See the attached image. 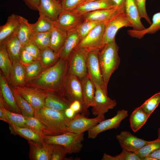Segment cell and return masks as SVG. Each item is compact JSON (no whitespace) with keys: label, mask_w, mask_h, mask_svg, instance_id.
<instances>
[{"label":"cell","mask_w":160,"mask_h":160,"mask_svg":"<svg viewBox=\"0 0 160 160\" xmlns=\"http://www.w3.org/2000/svg\"><path fill=\"white\" fill-rule=\"evenodd\" d=\"M68 68L67 60L60 58L54 65L42 71L28 86L46 92L60 93L67 73Z\"/></svg>","instance_id":"6da1fadb"},{"label":"cell","mask_w":160,"mask_h":160,"mask_svg":"<svg viewBox=\"0 0 160 160\" xmlns=\"http://www.w3.org/2000/svg\"><path fill=\"white\" fill-rule=\"evenodd\" d=\"M34 116L45 128L46 135H55L68 132V125L71 120L65 116L64 111L50 109L45 106L35 110Z\"/></svg>","instance_id":"7a4b0ae2"},{"label":"cell","mask_w":160,"mask_h":160,"mask_svg":"<svg viewBox=\"0 0 160 160\" xmlns=\"http://www.w3.org/2000/svg\"><path fill=\"white\" fill-rule=\"evenodd\" d=\"M119 49L115 39L105 45L99 52L100 66L104 84L107 89L111 76L118 68L120 64Z\"/></svg>","instance_id":"3957f363"},{"label":"cell","mask_w":160,"mask_h":160,"mask_svg":"<svg viewBox=\"0 0 160 160\" xmlns=\"http://www.w3.org/2000/svg\"><path fill=\"white\" fill-rule=\"evenodd\" d=\"M44 142L60 145L68 148L69 154L78 153L81 150L84 140V134L68 132L55 135H45L43 137Z\"/></svg>","instance_id":"277c9868"},{"label":"cell","mask_w":160,"mask_h":160,"mask_svg":"<svg viewBox=\"0 0 160 160\" xmlns=\"http://www.w3.org/2000/svg\"><path fill=\"white\" fill-rule=\"evenodd\" d=\"M88 52L83 48L73 50L67 59V73L76 76L80 80L87 75V60Z\"/></svg>","instance_id":"5b68a950"},{"label":"cell","mask_w":160,"mask_h":160,"mask_svg":"<svg viewBox=\"0 0 160 160\" xmlns=\"http://www.w3.org/2000/svg\"><path fill=\"white\" fill-rule=\"evenodd\" d=\"M60 93L71 103L77 100L82 106L81 114L83 115L84 104L81 81L77 76L67 73Z\"/></svg>","instance_id":"8992f818"},{"label":"cell","mask_w":160,"mask_h":160,"mask_svg":"<svg viewBox=\"0 0 160 160\" xmlns=\"http://www.w3.org/2000/svg\"><path fill=\"white\" fill-rule=\"evenodd\" d=\"M105 24L104 46L115 39L116 34L120 28L124 27H132L131 23L125 11L119 12L111 18L105 22Z\"/></svg>","instance_id":"52a82bcc"},{"label":"cell","mask_w":160,"mask_h":160,"mask_svg":"<svg viewBox=\"0 0 160 160\" xmlns=\"http://www.w3.org/2000/svg\"><path fill=\"white\" fill-rule=\"evenodd\" d=\"M105 28V22L98 24L80 41L75 48H83L88 52L100 50L104 46L103 39Z\"/></svg>","instance_id":"ba28073f"},{"label":"cell","mask_w":160,"mask_h":160,"mask_svg":"<svg viewBox=\"0 0 160 160\" xmlns=\"http://www.w3.org/2000/svg\"><path fill=\"white\" fill-rule=\"evenodd\" d=\"M128 116V111L123 109L119 110L112 118L104 119L93 127L88 131V138L94 139L101 132L108 130L116 129L122 121Z\"/></svg>","instance_id":"9c48e42d"},{"label":"cell","mask_w":160,"mask_h":160,"mask_svg":"<svg viewBox=\"0 0 160 160\" xmlns=\"http://www.w3.org/2000/svg\"><path fill=\"white\" fill-rule=\"evenodd\" d=\"M95 92L93 105L92 107V113L95 116H105L110 109H113L116 105V102L108 96L107 94L99 86L94 84Z\"/></svg>","instance_id":"30bf717a"},{"label":"cell","mask_w":160,"mask_h":160,"mask_svg":"<svg viewBox=\"0 0 160 160\" xmlns=\"http://www.w3.org/2000/svg\"><path fill=\"white\" fill-rule=\"evenodd\" d=\"M105 119V116H96L93 118H88L80 113H76L69 122L68 132L76 133H84Z\"/></svg>","instance_id":"8fae6325"},{"label":"cell","mask_w":160,"mask_h":160,"mask_svg":"<svg viewBox=\"0 0 160 160\" xmlns=\"http://www.w3.org/2000/svg\"><path fill=\"white\" fill-rule=\"evenodd\" d=\"M100 50L89 52L87 60L88 74L94 84L99 86L107 94V89L105 86L98 60V53Z\"/></svg>","instance_id":"7c38bea8"},{"label":"cell","mask_w":160,"mask_h":160,"mask_svg":"<svg viewBox=\"0 0 160 160\" xmlns=\"http://www.w3.org/2000/svg\"><path fill=\"white\" fill-rule=\"evenodd\" d=\"M14 88L34 110L44 105L47 92L35 87L25 86L16 87Z\"/></svg>","instance_id":"4fadbf2b"},{"label":"cell","mask_w":160,"mask_h":160,"mask_svg":"<svg viewBox=\"0 0 160 160\" xmlns=\"http://www.w3.org/2000/svg\"><path fill=\"white\" fill-rule=\"evenodd\" d=\"M84 21L83 15L63 10L55 22L56 26L67 32L75 29Z\"/></svg>","instance_id":"5bb4252c"},{"label":"cell","mask_w":160,"mask_h":160,"mask_svg":"<svg viewBox=\"0 0 160 160\" xmlns=\"http://www.w3.org/2000/svg\"><path fill=\"white\" fill-rule=\"evenodd\" d=\"M116 138L122 149L136 153L148 141L139 138L126 130L121 131Z\"/></svg>","instance_id":"9a60e30c"},{"label":"cell","mask_w":160,"mask_h":160,"mask_svg":"<svg viewBox=\"0 0 160 160\" xmlns=\"http://www.w3.org/2000/svg\"><path fill=\"white\" fill-rule=\"evenodd\" d=\"M31 160H51L54 144L28 140Z\"/></svg>","instance_id":"2e32d148"},{"label":"cell","mask_w":160,"mask_h":160,"mask_svg":"<svg viewBox=\"0 0 160 160\" xmlns=\"http://www.w3.org/2000/svg\"><path fill=\"white\" fill-rule=\"evenodd\" d=\"M0 93L2 95L6 109L11 111L21 114L7 80L1 72L0 73Z\"/></svg>","instance_id":"e0dca14e"},{"label":"cell","mask_w":160,"mask_h":160,"mask_svg":"<svg viewBox=\"0 0 160 160\" xmlns=\"http://www.w3.org/2000/svg\"><path fill=\"white\" fill-rule=\"evenodd\" d=\"M84 104L83 115H88V108L93 105L95 92L94 84L88 74L81 80Z\"/></svg>","instance_id":"ac0fdd59"},{"label":"cell","mask_w":160,"mask_h":160,"mask_svg":"<svg viewBox=\"0 0 160 160\" xmlns=\"http://www.w3.org/2000/svg\"><path fill=\"white\" fill-rule=\"evenodd\" d=\"M71 103L60 92H48L47 93L44 106L54 110L64 111L70 107Z\"/></svg>","instance_id":"d6986e66"},{"label":"cell","mask_w":160,"mask_h":160,"mask_svg":"<svg viewBox=\"0 0 160 160\" xmlns=\"http://www.w3.org/2000/svg\"><path fill=\"white\" fill-rule=\"evenodd\" d=\"M20 22V16L12 14L7 18L5 24L0 26V44L16 33Z\"/></svg>","instance_id":"ffe728a7"},{"label":"cell","mask_w":160,"mask_h":160,"mask_svg":"<svg viewBox=\"0 0 160 160\" xmlns=\"http://www.w3.org/2000/svg\"><path fill=\"white\" fill-rule=\"evenodd\" d=\"M38 11L55 21L63 10L58 0H39Z\"/></svg>","instance_id":"44dd1931"},{"label":"cell","mask_w":160,"mask_h":160,"mask_svg":"<svg viewBox=\"0 0 160 160\" xmlns=\"http://www.w3.org/2000/svg\"><path fill=\"white\" fill-rule=\"evenodd\" d=\"M115 8L111 0H97L82 4L73 10L81 15L97 10Z\"/></svg>","instance_id":"7402d4cb"},{"label":"cell","mask_w":160,"mask_h":160,"mask_svg":"<svg viewBox=\"0 0 160 160\" xmlns=\"http://www.w3.org/2000/svg\"><path fill=\"white\" fill-rule=\"evenodd\" d=\"M125 12L131 23L132 29L140 31L146 28L141 21L137 7L134 0H126Z\"/></svg>","instance_id":"603a6c76"},{"label":"cell","mask_w":160,"mask_h":160,"mask_svg":"<svg viewBox=\"0 0 160 160\" xmlns=\"http://www.w3.org/2000/svg\"><path fill=\"white\" fill-rule=\"evenodd\" d=\"M81 40L79 34L75 29L67 32L65 41L59 54L60 58L67 60L71 52Z\"/></svg>","instance_id":"cb8c5ba5"},{"label":"cell","mask_w":160,"mask_h":160,"mask_svg":"<svg viewBox=\"0 0 160 160\" xmlns=\"http://www.w3.org/2000/svg\"><path fill=\"white\" fill-rule=\"evenodd\" d=\"M122 11L117 8L97 10L83 15L84 20L104 23L108 20L119 12Z\"/></svg>","instance_id":"d4e9b609"},{"label":"cell","mask_w":160,"mask_h":160,"mask_svg":"<svg viewBox=\"0 0 160 160\" xmlns=\"http://www.w3.org/2000/svg\"><path fill=\"white\" fill-rule=\"evenodd\" d=\"M2 43L5 46L12 64L20 62V53L22 45L16 33L7 39Z\"/></svg>","instance_id":"484cf974"},{"label":"cell","mask_w":160,"mask_h":160,"mask_svg":"<svg viewBox=\"0 0 160 160\" xmlns=\"http://www.w3.org/2000/svg\"><path fill=\"white\" fill-rule=\"evenodd\" d=\"M9 81L15 87L22 86L26 84L25 67L21 62L13 63Z\"/></svg>","instance_id":"4316f807"},{"label":"cell","mask_w":160,"mask_h":160,"mask_svg":"<svg viewBox=\"0 0 160 160\" xmlns=\"http://www.w3.org/2000/svg\"><path fill=\"white\" fill-rule=\"evenodd\" d=\"M67 33L55 25L51 31L49 47L56 53L59 54L65 41Z\"/></svg>","instance_id":"83f0119b"},{"label":"cell","mask_w":160,"mask_h":160,"mask_svg":"<svg viewBox=\"0 0 160 160\" xmlns=\"http://www.w3.org/2000/svg\"><path fill=\"white\" fill-rule=\"evenodd\" d=\"M160 30V12L155 13L153 16L151 24L147 28L140 31L129 29L128 34L133 38L142 39L147 34H154Z\"/></svg>","instance_id":"f1b7e54d"},{"label":"cell","mask_w":160,"mask_h":160,"mask_svg":"<svg viewBox=\"0 0 160 160\" xmlns=\"http://www.w3.org/2000/svg\"><path fill=\"white\" fill-rule=\"evenodd\" d=\"M9 129L11 134L18 135L28 140H32L40 143H44L43 137L40 136L30 128L9 124Z\"/></svg>","instance_id":"f546056e"},{"label":"cell","mask_w":160,"mask_h":160,"mask_svg":"<svg viewBox=\"0 0 160 160\" xmlns=\"http://www.w3.org/2000/svg\"><path fill=\"white\" fill-rule=\"evenodd\" d=\"M150 116L140 107L136 108L129 118L130 127L134 132H137L144 125Z\"/></svg>","instance_id":"4dcf8cb0"},{"label":"cell","mask_w":160,"mask_h":160,"mask_svg":"<svg viewBox=\"0 0 160 160\" xmlns=\"http://www.w3.org/2000/svg\"><path fill=\"white\" fill-rule=\"evenodd\" d=\"M33 32L31 24L25 18L20 16V24L16 34L22 46L30 40Z\"/></svg>","instance_id":"1f68e13d"},{"label":"cell","mask_w":160,"mask_h":160,"mask_svg":"<svg viewBox=\"0 0 160 160\" xmlns=\"http://www.w3.org/2000/svg\"><path fill=\"white\" fill-rule=\"evenodd\" d=\"M0 109L6 115L9 124L15 126L26 127L25 123L26 118L21 114L9 111L5 108L2 95L0 93Z\"/></svg>","instance_id":"d6a6232c"},{"label":"cell","mask_w":160,"mask_h":160,"mask_svg":"<svg viewBox=\"0 0 160 160\" xmlns=\"http://www.w3.org/2000/svg\"><path fill=\"white\" fill-rule=\"evenodd\" d=\"M60 59L59 54L56 53L49 47L41 50L38 61L43 70H45L55 63Z\"/></svg>","instance_id":"836d02e7"},{"label":"cell","mask_w":160,"mask_h":160,"mask_svg":"<svg viewBox=\"0 0 160 160\" xmlns=\"http://www.w3.org/2000/svg\"><path fill=\"white\" fill-rule=\"evenodd\" d=\"M17 105L21 114L26 118L34 116L35 110L32 106L15 90L10 86Z\"/></svg>","instance_id":"e575fe53"},{"label":"cell","mask_w":160,"mask_h":160,"mask_svg":"<svg viewBox=\"0 0 160 160\" xmlns=\"http://www.w3.org/2000/svg\"><path fill=\"white\" fill-rule=\"evenodd\" d=\"M39 12V16L37 22L31 24L34 32H46L51 31L55 26V21L42 12Z\"/></svg>","instance_id":"d590c367"},{"label":"cell","mask_w":160,"mask_h":160,"mask_svg":"<svg viewBox=\"0 0 160 160\" xmlns=\"http://www.w3.org/2000/svg\"><path fill=\"white\" fill-rule=\"evenodd\" d=\"M12 67V64L5 44L4 43L0 44V68L8 81Z\"/></svg>","instance_id":"8d00e7d4"},{"label":"cell","mask_w":160,"mask_h":160,"mask_svg":"<svg viewBox=\"0 0 160 160\" xmlns=\"http://www.w3.org/2000/svg\"><path fill=\"white\" fill-rule=\"evenodd\" d=\"M51 31L46 32H34L31 39L36 44L39 49L42 50L49 47Z\"/></svg>","instance_id":"74e56055"},{"label":"cell","mask_w":160,"mask_h":160,"mask_svg":"<svg viewBox=\"0 0 160 160\" xmlns=\"http://www.w3.org/2000/svg\"><path fill=\"white\" fill-rule=\"evenodd\" d=\"M23 65L26 71V84L31 82L37 77L43 70L38 61H34L30 64Z\"/></svg>","instance_id":"f35d334b"},{"label":"cell","mask_w":160,"mask_h":160,"mask_svg":"<svg viewBox=\"0 0 160 160\" xmlns=\"http://www.w3.org/2000/svg\"><path fill=\"white\" fill-rule=\"evenodd\" d=\"M160 103V92H158L147 100L140 107L145 113L150 116Z\"/></svg>","instance_id":"ab89813d"},{"label":"cell","mask_w":160,"mask_h":160,"mask_svg":"<svg viewBox=\"0 0 160 160\" xmlns=\"http://www.w3.org/2000/svg\"><path fill=\"white\" fill-rule=\"evenodd\" d=\"M102 160H141L136 153L122 149V152L119 154L112 156L104 153Z\"/></svg>","instance_id":"60d3db41"},{"label":"cell","mask_w":160,"mask_h":160,"mask_svg":"<svg viewBox=\"0 0 160 160\" xmlns=\"http://www.w3.org/2000/svg\"><path fill=\"white\" fill-rule=\"evenodd\" d=\"M25 125L43 137L46 135L45 127L34 116L26 118Z\"/></svg>","instance_id":"b9f144b4"},{"label":"cell","mask_w":160,"mask_h":160,"mask_svg":"<svg viewBox=\"0 0 160 160\" xmlns=\"http://www.w3.org/2000/svg\"><path fill=\"white\" fill-rule=\"evenodd\" d=\"M160 148V139L158 138L152 141H148L136 153L141 160L154 150Z\"/></svg>","instance_id":"7bdbcfd3"},{"label":"cell","mask_w":160,"mask_h":160,"mask_svg":"<svg viewBox=\"0 0 160 160\" xmlns=\"http://www.w3.org/2000/svg\"><path fill=\"white\" fill-rule=\"evenodd\" d=\"M100 23H101L97 21L84 20L75 30L79 34L81 40L95 26Z\"/></svg>","instance_id":"ee69618b"},{"label":"cell","mask_w":160,"mask_h":160,"mask_svg":"<svg viewBox=\"0 0 160 160\" xmlns=\"http://www.w3.org/2000/svg\"><path fill=\"white\" fill-rule=\"evenodd\" d=\"M69 153V150L67 148L62 145L54 144L51 160H65L66 155Z\"/></svg>","instance_id":"f6af8a7d"},{"label":"cell","mask_w":160,"mask_h":160,"mask_svg":"<svg viewBox=\"0 0 160 160\" xmlns=\"http://www.w3.org/2000/svg\"><path fill=\"white\" fill-rule=\"evenodd\" d=\"M22 47L33 57L34 61L39 60L41 50L31 39Z\"/></svg>","instance_id":"bcb514c9"},{"label":"cell","mask_w":160,"mask_h":160,"mask_svg":"<svg viewBox=\"0 0 160 160\" xmlns=\"http://www.w3.org/2000/svg\"><path fill=\"white\" fill-rule=\"evenodd\" d=\"M137 7L140 18L144 19L151 25L152 22L147 14L145 7L146 0H134Z\"/></svg>","instance_id":"7dc6e473"},{"label":"cell","mask_w":160,"mask_h":160,"mask_svg":"<svg viewBox=\"0 0 160 160\" xmlns=\"http://www.w3.org/2000/svg\"><path fill=\"white\" fill-rule=\"evenodd\" d=\"M84 0H61L60 2L63 10H73L80 6Z\"/></svg>","instance_id":"c3c4849f"},{"label":"cell","mask_w":160,"mask_h":160,"mask_svg":"<svg viewBox=\"0 0 160 160\" xmlns=\"http://www.w3.org/2000/svg\"><path fill=\"white\" fill-rule=\"evenodd\" d=\"M21 62L23 64H27L34 61L33 57L22 46L20 53Z\"/></svg>","instance_id":"681fc988"},{"label":"cell","mask_w":160,"mask_h":160,"mask_svg":"<svg viewBox=\"0 0 160 160\" xmlns=\"http://www.w3.org/2000/svg\"><path fill=\"white\" fill-rule=\"evenodd\" d=\"M25 4L31 9L38 11L39 0H23Z\"/></svg>","instance_id":"f907efd6"},{"label":"cell","mask_w":160,"mask_h":160,"mask_svg":"<svg viewBox=\"0 0 160 160\" xmlns=\"http://www.w3.org/2000/svg\"><path fill=\"white\" fill-rule=\"evenodd\" d=\"M70 108H71L76 113H80L82 112V106L81 103L76 100L71 103Z\"/></svg>","instance_id":"816d5d0a"},{"label":"cell","mask_w":160,"mask_h":160,"mask_svg":"<svg viewBox=\"0 0 160 160\" xmlns=\"http://www.w3.org/2000/svg\"><path fill=\"white\" fill-rule=\"evenodd\" d=\"M115 7L121 11H125L126 0H111Z\"/></svg>","instance_id":"f5cc1de1"},{"label":"cell","mask_w":160,"mask_h":160,"mask_svg":"<svg viewBox=\"0 0 160 160\" xmlns=\"http://www.w3.org/2000/svg\"><path fill=\"white\" fill-rule=\"evenodd\" d=\"M66 117L70 119H72L76 114L71 108L69 107L64 111Z\"/></svg>","instance_id":"db71d44e"},{"label":"cell","mask_w":160,"mask_h":160,"mask_svg":"<svg viewBox=\"0 0 160 160\" xmlns=\"http://www.w3.org/2000/svg\"><path fill=\"white\" fill-rule=\"evenodd\" d=\"M147 156L153 158L156 160H160V148L154 150Z\"/></svg>","instance_id":"11a10c76"},{"label":"cell","mask_w":160,"mask_h":160,"mask_svg":"<svg viewBox=\"0 0 160 160\" xmlns=\"http://www.w3.org/2000/svg\"><path fill=\"white\" fill-rule=\"evenodd\" d=\"M156 160V159L153 158H152V157L148 156H147L145 157L143 159V160Z\"/></svg>","instance_id":"9f6ffc18"},{"label":"cell","mask_w":160,"mask_h":160,"mask_svg":"<svg viewBox=\"0 0 160 160\" xmlns=\"http://www.w3.org/2000/svg\"><path fill=\"white\" fill-rule=\"evenodd\" d=\"M95 0H84V1L81 5L82 4H84V3H86L87 2H89V1H95Z\"/></svg>","instance_id":"6f0895ef"},{"label":"cell","mask_w":160,"mask_h":160,"mask_svg":"<svg viewBox=\"0 0 160 160\" xmlns=\"http://www.w3.org/2000/svg\"><path fill=\"white\" fill-rule=\"evenodd\" d=\"M158 138L160 139V127L158 129Z\"/></svg>","instance_id":"680465c9"}]
</instances>
